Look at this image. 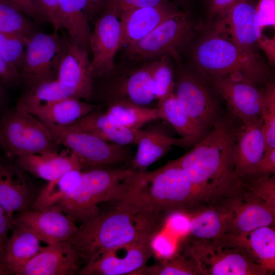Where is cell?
<instances>
[{"label": "cell", "instance_id": "6da1fadb", "mask_svg": "<svg viewBox=\"0 0 275 275\" xmlns=\"http://www.w3.org/2000/svg\"><path fill=\"white\" fill-rule=\"evenodd\" d=\"M198 200L185 172L172 162L152 171H132L107 202L113 208L164 221L175 210H188Z\"/></svg>", "mask_w": 275, "mask_h": 275}, {"label": "cell", "instance_id": "7a4b0ae2", "mask_svg": "<svg viewBox=\"0 0 275 275\" xmlns=\"http://www.w3.org/2000/svg\"><path fill=\"white\" fill-rule=\"evenodd\" d=\"M235 158L234 127L221 118L190 151L175 161L199 194L210 203L226 197L237 187Z\"/></svg>", "mask_w": 275, "mask_h": 275}, {"label": "cell", "instance_id": "3957f363", "mask_svg": "<svg viewBox=\"0 0 275 275\" xmlns=\"http://www.w3.org/2000/svg\"><path fill=\"white\" fill-rule=\"evenodd\" d=\"M163 225L162 219L113 208L80 224L69 239L85 265L112 249L161 230Z\"/></svg>", "mask_w": 275, "mask_h": 275}, {"label": "cell", "instance_id": "277c9868", "mask_svg": "<svg viewBox=\"0 0 275 275\" xmlns=\"http://www.w3.org/2000/svg\"><path fill=\"white\" fill-rule=\"evenodd\" d=\"M192 58L205 80L221 77L248 79L259 85L266 82L269 71L259 56L249 55L221 36L211 33L194 47Z\"/></svg>", "mask_w": 275, "mask_h": 275}, {"label": "cell", "instance_id": "5b68a950", "mask_svg": "<svg viewBox=\"0 0 275 275\" xmlns=\"http://www.w3.org/2000/svg\"><path fill=\"white\" fill-rule=\"evenodd\" d=\"M182 238L195 258L201 275L270 274L228 235L211 239L188 235Z\"/></svg>", "mask_w": 275, "mask_h": 275}, {"label": "cell", "instance_id": "8992f818", "mask_svg": "<svg viewBox=\"0 0 275 275\" xmlns=\"http://www.w3.org/2000/svg\"><path fill=\"white\" fill-rule=\"evenodd\" d=\"M132 171L95 169L83 172L73 190L53 206L81 224L100 211L98 204L107 202L119 183Z\"/></svg>", "mask_w": 275, "mask_h": 275}, {"label": "cell", "instance_id": "52a82bcc", "mask_svg": "<svg viewBox=\"0 0 275 275\" xmlns=\"http://www.w3.org/2000/svg\"><path fill=\"white\" fill-rule=\"evenodd\" d=\"M47 127L26 111L16 107L0 119V146L9 158L56 151Z\"/></svg>", "mask_w": 275, "mask_h": 275}, {"label": "cell", "instance_id": "ba28073f", "mask_svg": "<svg viewBox=\"0 0 275 275\" xmlns=\"http://www.w3.org/2000/svg\"><path fill=\"white\" fill-rule=\"evenodd\" d=\"M194 31L188 15L180 11L142 39L124 48L126 59L149 62L168 56L179 61L181 51L193 37Z\"/></svg>", "mask_w": 275, "mask_h": 275}, {"label": "cell", "instance_id": "9c48e42d", "mask_svg": "<svg viewBox=\"0 0 275 275\" xmlns=\"http://www.w3.org/2000/svg\"><path fill=\"white\" fill-rule=\"evenodd\" d=\"M58 33L35 32L27 42L19 74L30 89L57 79L60 65L70 44L69 39Z\"/></svg>", "mask_w": 275, "mask_h": 275}, {"label": "cell", "instance_id": "30bf717a", "mask_svg": "<svg viewBox=\"0 0 275 275\" xmlns=\"http://www.w3.org/2000/svg\"><path fill=\"white\" fill-rule=\"evenodd\" d=\"M99 78L104 80L102 93L107 105L125 101L145 106L155 99L149 62L126 59Z\"/></svg>", "mask_w": 275, "mask_h": 275}, {"label": "cell", "instance_id": "8fae6325", "mask_svg": "<svg viewBox=\"0 0 275 275\" xmlns=\"http://www.w3.org/2000/svg\"><path fill=\"white\" fill-rule=\"evenodd\" d=\"M46 126L56 143L67 148L84 168L125 163L133 158L128 145L113 144L92 134L65 127Z\"/></svg>", "mask_w": 275, "mask_h": 275}, {"label": "cell", "instance_id": "7c38bea8", "mask_svg": "<svg viewBox=\"0 0 275 275\" xmlns=\"http://www.w3.org/2000/svg\"><path fill=\"white\" fill-rule=\"evenodd\" d=\"M174 92L184 110L207 132L221 119L218 104L205 80L199 74L183 69L178 71Z\"/></svg>", "mask_w": 275, "mask_h": 275}, {"label": "cell", "instance_id": "4fadbf2b", "mask_svg": "<svg viewBox=\"0 0 275 275\" xmlns=\"http://www.w3.org/2000/svg\"><path fill=\"white\" fill-rule=\"evenodd\" d=\"M155 233L109 251L96 260L86 264L78 274L135 275L147 265L153 256L150 240Z\"/></svg>", "mask_w": 275, "mask_h": 275}, {"label": "cell", "instance_id": "5bb4252c", "mask_svg": "<svg viewBox=\"0 0 275 275\" xmlns=\"http://www.w3.org/2000/svg\"><path fill=\"white\" fill-rule=\"evenodd\" d=\"M216 17L212 33L228 39L244 52L259 56L256 47L262 31L255 7L249 0L238 2Z\"/></svg>", "mask_w": 275, "mask_h": 275}, {"label": "cell", "instance_id": "9a60e30c", "mask_svg": "<svg viewBox=\"0 0 275 275\" xmlns=\"http://www.w3.org/2000/svg\"><path fill=\"white\" fill-rule=\"evenodd\" d=\"M208 80L225 99L229 111L239 123L260 119L264 92L258 85L238 77H215Z\"/></svg>", "mask_w": 275, "mask_h": 275}, {"label": "cell", "instance_id": "2e32d148", "mask_svg": "<svg viewBox=\"0 0 275 275\" xmlns=\"http://www.w3.org/2000/svg\"><path fill=\"white\" fill-rule=\"evenodd\" d=\"M223 199L231 211V226L227 235L243 234L274 224L275 209L238 184L233 192Z\"/></svg>", "mask_w": 275, "mask_h": 275}, {"label": "cell", "instance_id": "e0dca14e", "mask_svg": "<svg viewBox=\"0 0 275 275\" xmlns=\"http://www.w3.org/2000/svg\"><path fill=\"white\" fill-rule=\"evenodd\" d=\"M121 28L119 18L102 11L95 21L90 37V48L94 78H99L115 68V57L119 50Z\"/></svg>", "mask_w": 275, "mask_h": 275}, {"label": "cell", "instance_id": "ac0fdd59", "mask_svg": "<svg viewBox=\"0 0 275 275\" xmlns=\"http://www.w3.org/2000/svg\"><path fill=\"white\" fill-rule=\"evenodd\" d=\"M13 222L28 228L47 244L70 239L78 228L72 218L55 206L40 210L27 209L17 213Z\"/></svg>", "mask_w": 275, "mask_h": 275}, {"label": "cell", "instance_id": "d6986e66", "mask_svg": "<svg viewBox=\"0 0 275 275\" xmlns=\"http://www.w3.org/2000/svg\"><path fill=\"white\" fill-rule=\"evenodd\" d=\"M82 264L69 239L42 247L17 275H73Z\"/></svg>", "mask_w": 275, "mask_h": 275}, {"label": "cell", "instance_id": "ffe728a7", "mask_svg": "<svg viewBox=\"0 0 275 275\" xmlns=\"http://www.w3.org/2000/svg\"><path fill=\"white\" fill-rule=\"evenodd\" d=\"M180 12L166 1L123 14L119 19L121 28L119 50L142 39L164 21Z\"/></svg>", "mask_w": 275, "mask_h": 275}, {"label": "cell", "instance_id": "44dd1931", "mask_svg": "<svg viewBox=\"0 0 275 275\" xmlns=\"http://www.w3.org/2000/svg\"><path fill=\"white\" fill-rule=\"evenodd\" d=\"M239 124L236 128L234 127L235 137L234 174L237 180L252 171L266 149L260 119Z\"/></svg>", "mask_w": 275, "mask_h": 275}, {"label": "cell", "instance_id": "7402d4cb", "mask_svg": "<svg viewBox=\"0 0 275 275\" xmlns=\"http://www.w3.org/2000/svg\"><path fill=\"white\" fill-rule=\"evenodd\" d=\"M189 216L188 235L211 239L228 234L231 211L223 199L198 206L186 212Z\"/></svg>", "mask_w": 275, "mask_h": 275}, {"label": "cell", "instance_id": "603a6c76", "mask_svg": "<svg viewBox=\"0 0 275 275\" xmlns=\"http://www.w3.org/2000/svg\"><path fill=\"white\" fill-rule=\"evenodd\" d=\"M31 190L22 170L9 161L0 159V206L11 217L28 209Z\"/></svg>", "mask_w": 275, "mask_h": 275}, {"label": "cell", "instance_id": "cb8c5ba5", "mask_svg": "<svg viewBox=\"0 0 275 275\" xmlns=\"http://www.w3.org/2000/svg\"><path fill=\"white\" fill-rule=\"evenodd\" d=\"M65 127L87 132L107 142L123 146L136 145L140 131L131 130L106 112L97 111L96 109Z\"/></svg>", "mask_w": 275, "mask_h": 275}, {"label": "cell", "instance_id": "d4e9b609", "mask_svg": "<svg viewBox=\"0 0 275 275\" xmlns=\"http://www.w3.org/2000/svg\"><path fill=\"white\" fill-rule=\"evenodd\" d=\"M16 163L34 177L48 181L55 180L72 170L84 168L70 152L69 154H66L57 151L22 155L16 158Z\"/></svg>", "mask_w": 275, "mask_h": 275}, {"label": "cell", "instance_id": "484cf974", "mask_svg": "<svg viewBox=\"0 0 275 275\" xmlns=\"http://www.w3.org/2000/svg\"><path fill=\"white\" fill-rule=\"evenodd\" d=\"M89 51L71 43L59 66L57 79L81 91L86 99L93 95L94 82Z\"/></svg>", "mask_w": 275, "mask_h": 275}, {"label": "cell", "instance_id": "4316f807", "mask_svg": "<svg viewBox=\"0 0 275 275\" xmlns=\"http://www.w3.org/2000/svg\"><path fill=\"white\" fill-rule=\"evenodd\" d=\"M96 108V105L82 101L80 99L67 98L22 109L35 117L46 126L66 127Z\"/></svg>", "mask_w": 275, "mask_h": 275}, {"label": "cell", "instance_id": "83f0119b", "mask_svg": "<svg viewBox=\"0 0 275 275\" xmlns=\"http://www.w3.org/2000/svg\"><path fill=\"white\" fill-rule=\"evenodd\" d=\"M9 237L4 258L7 274L17 275L20 269L38 252L41 241L30 229L14 223Z\"/></svg>", "mask_w": 275, "mask_h": 275}, {"label": "cell", "instance_id": "f1b7e54d", "mask_svg": "<svg viewBox=\"0 0 275 275\" xmlns=\"http://www.w3.org/2000/svg\"><path fill=\"white\" fill-rule=\"evenodd\" d=\"M227 235L241 246L255 262L270 274L274 272L275 230L273 226L260 227L243 234Z\"/></svg>", "mask_w": 275, "mask_h": 275}, {"label": "cell", "instance_id": "f546056e", "mask_svg": "<svg viewBox=\"0 0 275 275\" xmlns=\"http://www.w3.org/2000/svg\"><path fill=\"white\" fill-rule=\"evenodd\" d=\"M136 145L137 150L131 159L133 168L138 172L147 169L169 151L173 146H191L183 138L176 139L163 134L140 130Z\"/></svg>", "mask_w": 275, "mask_h": 275}, {"label": "cell", "instance_id": "4dcf8cb0", "mask_svg": "<svg viewBox=\"0 0 275 275\" xmlns=\"http://www.w3.org/2000/svg\"><path fill=\"white\" fill-rule=\"evenodd\" d=\"M86 6L87 0H59L60 24L67 30L70 43L90 51L91 31Z\"/></svg>", "mask_w": 275, "mask_h": 275}, {"label": "cell", "instance_id": "1f68e13d", "mask_svg": "<svg viewBox=\"0 0 275 275\" xmlns=\"http://www.w3.org/2000/svg\"><path fill=\"white\" fill-rule=\"evenodd\" d=\"M161 119L168 121L182 138L194 146L202 140L207 132L184 110L174 92L159 100L157 106Z\"/></svg>", "mask_w": 275, "mask_h": 275}, {"label": "cell", "instance_id": "d6a6232c", "mask_svg": "<svg viewBox=\"0 0 275 275\" xmlns=\"http://www.w3.org/2000/svg\"><path fill=\"white\" fill-rule=\"evenodd\" d=\"M67 98L86 99L76 87L58 79L45 81L29 90L19 99L17 107H27Z\"/></svg>", "mask_w": 275, "mask_h": 275}, {"label": "cell", "instance_id": "836d02e7", "mask_svg": "<svg viewBox=\"0 0 275 275\" xmlns=\"http://www.w3.org/2000/svg\"><path fill=\"white\" fill-rule=\"evenodd\" d=\"M135 275H201L195 258L182 238L171 257L151 266L146 265Z\"/></svg>", "mask_w": 275, "mask_h": 275}, {"label": "cell", "instance_id": "e575fe53", "mask_svg": "<svg viewBox=\"0 0 275 275\" xmlns=\"http://www.w3.org/2000/svg\"><path fill=\"white\" fill-rule=\"evenodd\" d=\"M106 113L131 130H139L147 123L161 119L159 108H148L125 101L112 102L107 105Z\"/></svg>", "mask_w": 275, "mask_h": 275}, {"label": "cell", "instance_id": "d590c367", "mask_svg": "<svg viewBox=\"0 0 275 275\" xmlns=\"http://www.w3.org/2000/svg\"><path fill=\"white\" fill-rule=\"evenodd\" d=\"M82 173V170H74L48 181L33 202L31 209L43 210L60 202L75 187Z\"/></svg>", "mask_w": 275, "mask_h": 275}, {"label": "cell", "instance_id": "8d00e7d4", "mask_svg": "<svg viewBox=\"0 0 275 275\" xmlns=\"http://www.w3.org/2000/svg\"><path fill=\"white\" fill-rule=\"evenodd\" d=\"M149 62L153 91L155 99L159 100L174 92L175 73L172 58L164 56Z\"/></svg>", "mask_w": 275, "mask_h": 275}, {"label": "cell", "instance_id": "74e56055", "mask_svg": "<svg viewBox=\"0 0 275 275\" xmlns=\"http://www.w3.org/2000/svg\"><path fill=\"white\" fill-rule=\"evenodd\" d=\"M0 32L29 40L36 32L25 15L6 1L0 0Z\"/></svg>", "mask_w": 275, "mask_h": 275}, {"label": "cell", "instance_id": "f35d334b", "mask_svg": "<svg viewBox=\"0 0 275 275\" xmlns=\"http://www.w3.org/2000/svg\"><path fill=\"white\" fill-rule=\"evenodd\" d=\"M241 188L258 196L275 209L274 175L247 173L237 179Z\"/></svg>", "mask_w": 275, "mask_h": 275}, {"label": "cell", "instance_id": "ab89813d", "mask_svg": "<svg viewBox=\"0 0 275 275\" xmlns=\"http://www.w3.org/2000/svg\"><path fill=\"white\" fill-rule=\"evenodd\" d=\"M264 97L260 120L266 149L275 148V85L272 80L266 82Z\"/></svg>", "mask_w": 275, "mask_h": 275}, {"label": "cell", "instance_id": "60d3db41", "mask_svg": "<svg viewBox=\"0 0 275 275\" xmlns=\"http://www.w3.org/2000/svg\"><path fill=\"white\" fill-rule=\"evenodd\" d=\"M28 41L16 35L0 32V53L19 73L23 64Z\"/></svg>", "mask_w": 275, "mask_h": 275}, {"label": "cell", "instance_id": "b9f144b4", "mask_svg": "<svg viewBox=\"0 0 275 275\" xmlns=\"http://www.w3.org/2000/svg\"><path fill=\"white\" fill-rule=\"evenodd\" d=\"M166 0H104L102 11L113 14L119 19L124 14L143 7L158 5Z\"/></svg>", "mask_w": 275, "mask_h": 275}, {"label": "cell", "instance_id": "7bdbcfd3", "mask_svg": "<svg viewBox=\"0 0 275 275\" xmlns=\"http://www.w3.org/2000/svg\"><path fill=\"white\" fill-rule=\"evenodd\" d=\"M150 246L153 255L160 261L167 259L174 254L177 249L178 242L161 230L153 234L150 240Z\"/></svg>", "mask_w": 275, "mask_h": 275}, {"label": "cell", "instance_id": "ee69618b", "mask_svg": "<svg viewBox=\"0 0 275 275\" xmlns=\"http://www.w3.org/2000/svg\"><path fill=\"white\" fill-rule=\"evenodd\" d=\"M35 3L41 21L50 23L55 32L61 30L59 0H35Z\"/></svg>", "mask_w": 275, "mask_h": 275}, {"label": "cell", "instance_id": "f6af8a7d", "mask_svg": "<svg viewBox=\"0 0 275 275\" xmlns=\"http://www.w3.org/2000/svg\"><path fill=\"white\" fill-rule=\"evenodd\" d=\"M189 222V216L186 211L175 210L167 214L164 226L171 233L183 237L188 234Z\"/></svg>", "mask_w": 275, "mask_h": 275}, {"label": "cell", "instance_id": "bcb514c9", "mask_svg": "<svg viewBox=\"0 0 275 275\" xmlns=\"http://www.w3.org/2000/svg\"><path fill=\"white\" fill-rule=\"evenodd\" d=\"M257 21L261 31L275 25V0H259L255 7Z\"/></svg>", "mask_w": 275, "mask_h": 275}, {"label": "cell", "instance_id": "7dc6e473", "mask_svg": "<svg viewBox=\"0 0 275 275\" xmlns=\"http://www.w3.org/2000/svg\"><path fill=\"white\" fill-rule=\"evenodd\" d=\"M13 225V217L0 206V257L4 262L9 233Z\"/></svg>", "mask_w": 275, "mask_h": 275}, {"label": "cell", "instance_id": "c3c4849f", "mask_svg": "<svg viewBox=\"0 0 275 275\" xmlns=\"http://www.w3.org/2000/svg\"><path fill=\"white\" fill-rule=\"evenodd\" d=\"M0 79L7 86L15 88L21 82L19 72L11 67L0 53Z\"/></svg>", "mask_w": 275, "mask_h": 275}, {"label": "cell", "instance_id": "681fc988", "mask_svg": "<svg viewBox=\"0 0 275 275\" xmlns=\"http://www.w3.org/2000/svg\"><path fill=\"white\" fill-rule=\"evenodd\" d=\"M275 148L266 149L255 168L249 173L263 175H274Z\"/></svg>", "mask_w": 275, "mask_h": 275}, {"label": "cell", "instance_id": "f907efd6", "mask_svg": "<svg viewBox=\"0 0 275 275\" xmlns=\"http://www.w3.org/2000/svg\"><path fill=\"white\" fill-rule=\"evenodd\" d=\"M241 1L242 0H210L208 11V21H212L215 17Z\"/></svg>", "mask_w": 275, "mask_h": 275}, {"label": "cell", "instance_id": "816d5d0a", "mask_svg": "<svg viewBox=\"0 0 275 275\" xmlns=\"http://www.w3.org/2000/svg\"><path fill=\"white\" fill-rule=\"evenodd\" d=\"M19 10L28 17L41 21L38 13L35 0H5Z\"/></svg>", "mask_w": 275, "mask_h": 275}, {"label": "cell", "instance_id": "f5cc1de1", "mask_svg": "<svg viewBox=\"0 0 275 275\" xmlns=\"http://www.w3.org/2000/svg\"><path fill=\"white\" fill-rule=\"evenodd\" d=\"M258 47L262 50L270 64L273 65L275 62V39L269 38L261 35L258 40Z\"/></svg>", "mask_w": 275, "mask_h": 275}, {"label": "cell", "instance_id": "db71d44e", "mask_svg": "<svg viewBox=\"0 0 275 275\" xmlns=\"http://www.w3.org/2000/svg\"><path fill=\"white\" fill-rule=\"evenodd\" d=\"M104 6V0H87L86 14L89 21H94L97 19Z\"/></svg>", "mask_w": 275, "mask_h": 275}, {"label": "cell", "instance_id": "11a10c76", "mask_svg": "<svg viewBox=\"0 0 275 275\" xmlns=\"http://www.w3.org/2000/svg\"><path fill=\"white\" fill-rule=\"evenodd\" d=\"M7 274V272L5 266L4 262L2 258L0 257V275Z\"/></svg>", "mask_w": 275, "mask_h": 275}, {"label": "cell", "instance_id": "9f6ffc18", "mask_svg": "<svg viewBox=\"0 0 275 275\" xmlns=\"http://www.w3.org/2000/svg\"><path fill=\"white\" fill-rule=\"evenodd\" d=\"M1 96H2V93H1V88H0V102H1Z\"/></svg>", "mask_w": 275, "mask_h": 275}]
</instances>
